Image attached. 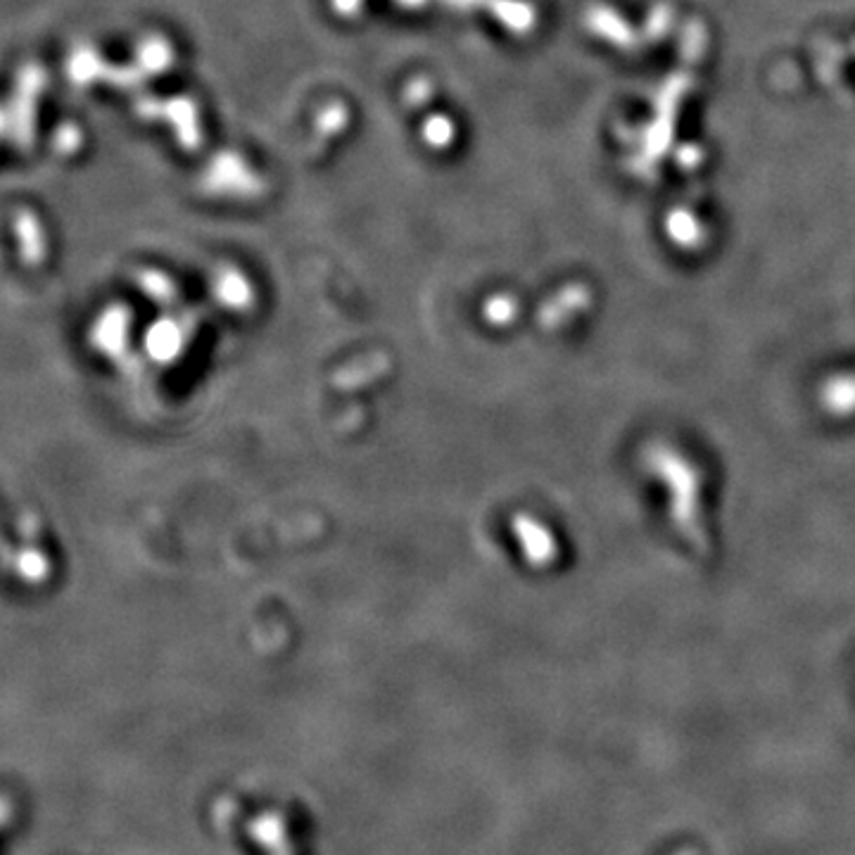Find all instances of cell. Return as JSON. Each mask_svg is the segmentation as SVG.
<instances>
[{
    "label": "cell",
    "instance_id": "1",
    "mask_svg": "<svg viewBox=\"0 0 855 855\" xmlns=\"http://www.w3.org/2000/svg\"><path fill=\"white\" fill-rule=\"evenodd\" d=\"M424 136H426V141H428L430 146H435V148L447 146V143L451 141V125H449V119H445V117H435V119H430L428 125H426V129H424Z\"/></svg>",
    "mask_w": 855,
    "mask_h": 855
},
{
    "label": "cell",
    "instance_id": "2",
    "mask_svg": "<svg viewBox=\"0 0 855 855\" xmlns=\"http://www.w3.org/2000/svg\"><path fill=\"white\" fill-rule=\"evenodd\" d=\"M395 3H397V6H402V8H411V10H416V8H426V6L430 3V0H395Z\"/></svg>",
    "mask_w": 855,
    "mask_h": 855
}]
</instances>
